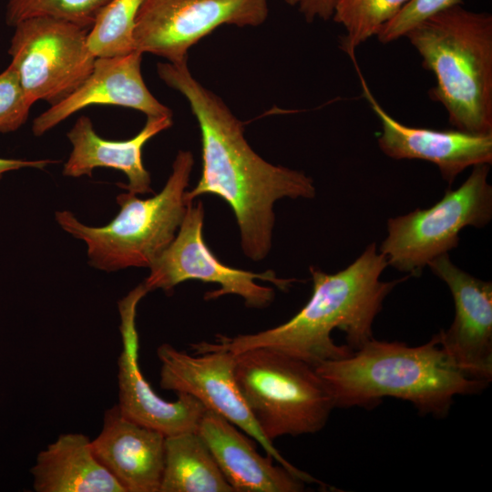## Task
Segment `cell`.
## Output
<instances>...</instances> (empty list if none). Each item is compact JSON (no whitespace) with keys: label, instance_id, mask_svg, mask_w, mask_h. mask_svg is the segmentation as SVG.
<instances>
[{"label":"cell","instance_id":"8fae6325","mask_svg":"<svg viewBox=\"0 0 492 492\" xmlns=\"http://www.w3.org/2000/svg\"><path fill=\"white\" fill-rule=\"evenodd\" d=\"M160 361L162 389L185 393L197 398L206 409L226 418L255 439L281 466L304 483L325 485L288 462L261 432L238 387L235 354L211 350L195 355L178 350L169 343L157 349Z\"/></svg>","mask_w":492,"mask_h":492},{"label":"cell","instance_id":"9a60e30c","mask_svg":"<svg viewBox=\"0 0 492 492\" xmlns=\"http://www.w3.org/2000/svg\"><path fill=\"white\" fill-rule=\"evenodd\" d=\"M142 54L96 57L88 77L65 99L36 117L35 136H42L77 111L94 105H111L138 110L147 117L172 116L148 89L140 70Z\"/></svg>","mask_w":492,"mask_h":492},{"label":"cell","instance_id":"d4e9b609","mask_svg":"<svg viewBox=\"0 0 492 492\" xmlns=\"http://www.w3.org/2000/svg\"><path fill=\"white\" fill-rule=\"evenodd\" d=\"M32 105L23 90L17 72L9 65L0 74V132L17 130L26 122Z\"/></svg>","mask_w":492,"mask_h":492},{"label":"cell","instance_id":"3957f363","mask_svg":"<svg viewBox=\"0 0 492 492\" xmlns=\"http://www.w3.org/2000/svg\"><path fill=\"white\" fill-rule=\"evenodd\" d=\"M314 367L340 408H374L384 397H395L422 415L445 417L456 396L480 394L489 384L462 372L437 333L418 346L373 338L351 355Z\"/></svg>","mask_w":492,"mask_h":492},{"label":"cell","instance_id":"6da1fadb","mask_svg":"<svg viewBox=\"0 0 492 492\" xmlns=\"http://www.w3.org/2000/svg\"><path fill=\"white\" fill-rule=\"evenodd\" d=\"M157 72L166 85L184 96L200 126L201 175L187 190V200L206 194L221 198L234 212L244 254L254 261L263 260L272 248L274 202L282 198H313V179L259 156L244 138L242 123L191 75L188 61L159 63Z\"/></svg>","mask_w":492,"mask_h":492},{"label":"cell","instance_id":"5b68a950","mask_svg":"<svg viewBox=\"0 0 492 492\" xmlns=\"http://www.w3.org/2000/svg\"><path fill=\"white\" fill-rule=\"evenodd\" d=\"M193 163L190 151L179 150L160 192L148 199L128 191L118 194L119 211L105 226L83 224L69 210L56 211L55 219L65 231L86 243L92 267L105 272L149 268L174 240L184 218Z\"/></svg>","mask_w":492,"mask_h":492},{"label":"cell","instance_id":"d6986e66","mask_svg":"<svg viewBox=\"0 0 492 492\" xmlns=\"http://www.w3.org/2000/svg\"><path fill=\"white\" fill-rule=\"evenodd\" d=\"M37 492H124L83 434H63L38 453L31 469Z\"/></svg>","mask_w":492,"mask_h":492},{"label":"cell","instance_id":"7c38bea8","mask_svg":"<svg viewBox=\"0 0 492 492\" xmlns=\"http://www.w3.org/2000/svg\"><path fill=\"white\" fill-rule=\"evenodd\" d=\"M148 293L143 283L118 302L122 352L118 358V407L128 419L157 430L165 436L196 432L206 407L194 396L177 393L173 402L159 397L143 376L138 365L137 307Z\"/></svg>","mask_w":492,"mask_h":492},{"label":"cell","instance_id":"7a4b0ae2","mask_svg":"<svg viewBox=\"0 0 492 492\" xmlns=\"http://www.w3.org/2000/svg\"><path fill=\"white\" fill-rule=\"evenodd\" d=\"M388 266L372 243L345 269L325 273L310 267L313 292L306 304L287 322L255 333L217 334L212 343L190 344L195 354L211 350L238 354L269 348L318 364L347 357L373 339V323L394 287L407 277L380 280Z\"/></svg>","mask_w":492,"mask_h":492},{"label":"cell","instance_id":"ba28073f","mask_svg":"<svg viewBox=\"0 0 492 492\" xmlns=\"http://www.w3.org/2000/svg\"><path fill=\"white\" fill-rule=\"evenodd\" d=\"M14 27L10 66L32 104L62 101L91 73L96 57L87 45V29L49 16L27 18Z\"/></svg>","mask_w":492,"mask_h":492},{"label":"cell","instance_id":"44dd1931","mask_svg":"<svg viewBox=\"0 0 492 492\" xmlns=\"http://www.w3.org/2000/svg\"><path fill=\"white\" fill-rule=\"evenodd\" d=\"M144 0H110L88 30L87 45L95 57L128 55L135 50L133 33Z\"/></svg>","mask_w":492,"mask_h":492},{"label":"cell","instance_id":"52a82bcc","mask_svg":"<svg viewBox=\"0 0 492 492\" xmlns=\"http://www.w3.org/2000/svg\"><path fill=\"white\" fill-rule=\"evenodd\" d=\"M488 172L489 164L474 166L459 188L446 190L432 207L389 219L387 236L380 246L388 265L420 276L431 261L457 247L464 228L488 224L492 218Z\"/></svg>","mask_w":492,"mask_h":492},{"label":"cell","instance_id":"5bb4252c","mask_svg":"<svg viewBox=\"0 0 492 492\" xmlns=\"http://www.w3.org/2000/svg\"><path fill=\"white\" fill-rule=\"evenodd\" d=\"M358 73L363 95L381 122L378 146L386 156L429 161L449 184L468 167L492 163V133L473 134L456 128L436 130L400 123L383 108Z\"/></svg>","mask_w":492,"mask_h":492},{"label":"cell","instance_id":"7402d4cb","mask_svg":"<svg viewBox=\"0 0 492 492\" xmlns=\"http://www.w3.org/2000/svg\"><path fill=\"white\" fill-rule=\"evenodd\" d=\"M408 0H339L333 18L345 35L341 48L354 60L355 49L394 18Z\"/></svg>","mask_w":492,"mask_h":492},{"label":"cell","instance_id":"4316f807","mask_svg":"<svg viewBox=\"0 0 492 492\" xmlns=\"http://www.w3.org/2000/svg\"><path fill=\"white\" fill-rule=\"evenodd\" d=\"M56 161L49 159H40V160H25V159H5L0 158V179L5 173L12 170H17L25 168H35V169H44L48 164L54 163Z\"/></svg>","mask_w":492,"mask_h":492},{"label":"cell","instance_id":"e0dca14e","mask_svg":"<svg viewBox=\"0 0 492 492\" xmlns=\"http://www.w3.org/2000/svg\"><path fill=\"white\" fill-rule=\"evenodd\" d=\"M234 492H300L304 482L262 456L236 425L206 409L197 431Z\"/></svg>","mask_w":492,"mask_h":492},{"label":"cell","instance_id":"ffe728a7","mask_svg":"<svg viewBox=\"0 0 492 492\" xmlns=\"http://www.w3.org/2000/svg\"><path fill=\"white\" fill-rule=\"evenodd\" d=\"M159 492H234L197 432L165 438Z\"/></svg>","mask_w":492,"mask_h":492},{"label":"cell","instance_id":"cb8c5ba5","mask_svg":"<svg viewBox=\"0 0 492 492\" xmlns=\"http://www.w3.org/2000/svg\"><path fill=\"white\" fill-rule=\"evenodd\" d=\"M461 0H408L398 14L377 33L381 43L388 44L405 36L413 27Z\"/></svg>","mask_w":492,"mask_h":492},{"label":"cell","instance_id":"277c9868","mask_svg":"<svg viewBox=\"0 0 492 492\" xmlns=\"http://www.w3.org/2000/svg\"><path fill=\"white\" fill-rule=\"evenodd\" d=\"M405 36L434 74L429 96L446 108L449 123L468 133H492V15L456 5Z\"/></svg>","mask_w":492,"mask_h":492},{"label":"cell","instance_id":"484cf974","mask_svg":"<svg viewBox=\"0 0 492 492\" xmlns=\"http://www.w3.org/2000/svg\"><path fill=\"white\" fill-rule=\"evenodd\" d=\"M287 4L296 7L307 21L316 18L327 20L333 17L339 0H285Z\"/></svg>","mask_w":492,"mask_h":492},{"label":"cell","instance_id":"9c48e42d","mask_svg":"<svg viewBox=\"0 0 492 492\" xmlns=\"http://www.w3.org/2000/svg\"><path fill=\"white\" fill-rule=\"evenodd\" d=\"M203 220L202 202L190 201L174 240L151 264L142 282L148 292L158 289L169 292L185 281L198 280L220 285L218 290L208 292L205 300L235 294L247 307L261 309L272 302L274 290L256 280L271 282L281 291H288L297 281L279 278L272 270L260 273L225 265L204 241Z\"/></svg>","mask_w":492,"mask_h":492},{"label":"cell","instance_id":"2e32d148","mask_svg":"<svg viewBox=\"0 0 492 492\" xmlns=\"http://www.w3.org/2000/svg\"><path fill=\"white\" fill-rule=\"evenodd\" d=\"M165 438L160 432L125 417L115 405L106 411L101 432L91 446L124 492H159Z\"/></svg>","mask_w":492,"mask_h":492},{"label":"cell","instance_id":"8992f818","mask_svg":"<svg viewBox=\"0 0 492 492\" xmlns=\"http://www.w3.org/2000/svg\"><path fill=\"white\" fill-rule=\"evenodd\" d=\"M241 394L263 435L313 434L326 425L334 403L315 367L269 348L235 354Z\"/></svg>","mask_w":492,"mask_h":492},{"label":"cell","instance_id":"4fadbf2b","mask_svg":"<svg viewBox=\"0 0 492 492\" xmlns=\"http://www.w3.org/2000/svg\"><path fill=\"white\" fill-rule=\"evenodd\" d=\"M448 286L455 303V318L437 335L439 343L467 376L492 379V283L456 267L448 253L427 264Z\"/></svg>","mask_w":492,"mask_h":492},{"label":"cell","instance_id":"ac0fdd59","mask_svg":"<svg viewBox=\"0 0 492 492\" xmlns=\"http://www.w3.org/2000/svg\"><path fill=\"white\" fill-rule=\"evenodd\" d=\"M172 126V116L147 117L143 128L126 140H108L99 137L86 116L77 118L67 133L72 151L64 164L63 175L78 178L91 176L96 168H110L123 172L128 183L118 186L128 192L152 193L151 178L142 161L145 144Z\"/></svg>","mask_w":492,"mask_h":492},{"label":"cell","instance_id":"603a6c76","mask_svg":"<svg viewBox=\"0 0 492 492\" xmlns=\"http://www.w3.org/2000/svg\"><path fill=\"white\" fill-rule=\"evenodd\" d=\"M110 0H7L5 20L10 26L31 17L49 16L89 30Z\"/></svg>","mask_w":492,"mask_h":492},{"label":"cell","instance_id":"30bf717a","mask_svg":"<svg viewBox=\"0 0 492 492\" xmlns=\"http://www.w3.org/2000/svg\"><path fill=\"white\" fill-rule=\"evenodd\" d=\"M268 14V0H144L135 21V50L182 63L217 27L258 26Z\"/></svg>","mask_w":492,"mask_h":492}]
</instances>
